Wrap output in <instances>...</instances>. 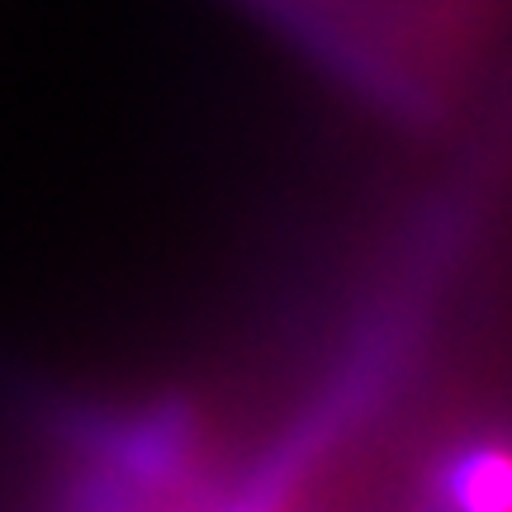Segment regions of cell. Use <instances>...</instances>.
I'll use <instances>...</instances> for the list:
<instances>
[{
    "mask_svg": "<svg viewBox=\"0 0 512 512\" xmlns=\"http://www.w3.org/2000/svg\"><path fill=\"white\" fill-rule=\"evenodd\" d=\"M370 128H432L479 91L512 0H238Z\"/></svg>",
    "mask_w": 512,
    "mask_h": 512,
    "instance_id": "6da1fadb",
    "label": "cell"
}]
</instances>
